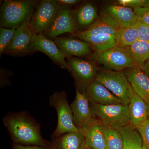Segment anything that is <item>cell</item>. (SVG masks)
Segmentation results:
<instances>
[{
    "mask_svg": "<svg viewBox=\"0 0 149 149\" xmlns=\"http://www.w3.org/2000/svg\"><path fill=\"white\" fill-rule=\"evenodd\" d=\"M76 37L80 40L89 43L95 50L103 52L116 47V35H115L98 34Z\"/></svg>",
    "mask_w": 149,
    "mask_h": 149,
    "instance_id": "obj_21",
    "label": "cell"
},
{
    "mask_svg": "<svg viewBox=\"0 0 149 149\" xmlns=\"http://www.w3.org/2000/svg\"><path fill=\"white\" fill-rule=\"evenodd\" d=\"M16 29L0 27V56L4 53L6 48L14 36Z\"/></svg>",
    "mask_w": 149,
    "mask_h": 149,
    "instance_id": "obj_27",
    "label": "cell"
},
{
    "mask_svg": "<svg viewBox=\"0 0 149 149\" xmlns=\"http://www.w3.org/2000/svg\"><path fill=\"white\" fill-rule=\"evenodd\" d=\"M91 111L104 125L115 129L130 124L128 105H103L91 103Z\"/></svg>",
    "mask_w": 149,
    "mask_h": 149,
    "instance_id": "obj_4",
    "label": "cell"
},
{
    "mask_svg": "<svg viewBox=\"0 0 149 149\" xmlns=\"http://www.w3.org/2000/svg\"><path fill=\"white\" fill-rule=\"evenodd\" d=\"M136 129L142 138L144 146L147 149H149V117Z\"/></svg>",
    "mask_w": 149,
    "mask_h": 149,
    "instance_id": "obj_28",
    "label": "cell"
},
{
    "mask_svg": "<svg viewBox=\"0 0 149 149\" xmlns=\"http://www.w3.org/2000/svg\"><path fill=\"white\" fill-rule=\"evenodd\" d=\"M141 68L142 71L149 77V59L145 62Z\"/></svg>",
    "mask_w": 149,
    "mask_h": 149,
    "instance_id": "obj_34",
    "label": "cell"
},
{
    "mask_svg": "<svg viewBox=\"0 0 149 149\" xmlns=\"http://www.w3.org/2000/svg\"><path fill=\"white\" fill-rule=\"evenodd\" d=\"M107 149H121L124 148V141L121 133L115 128L102 123Z\"/></svg>",
    "mask_w": 149,
    "mask_h": 149,
    "instance_id": "obj_26",
    "label": "cell"
},
{
    "mask_svg": "<svg viewBox=\"0 0 149 149\" xmlns=\"http://www.w3.org/2000/svg\"><path fill=\"white\" fill-rule=\"evenodd\" d=\"M120 131L124 141L125 149H148L144 146L138 130L130 124L117 129Z\"/></svg>",
    "mask_w": 149,
    "mask_h": 149,
    "instance_id": "obj_24",
    "label": "cell"
},
{
    "mask_svg": "<svg viewBox=\"0 0 149 149\" xmlns=\"http://www.w3.org/2000/svg\"><path fill=\"white\" fill-rule=\"evenodd\" d=\"M128 107L130 124L137 128L148 119L149 116L146 103L136 94L131 86Z\"/></svg>",
    "mask_w": 149,
    "mask_h": 149,
    "instance_id": "obj_16",
    "label": "cell"
},
{
    "mask_svg": "<svg viewBox=\"0 0 149 149\" xmlns=\"http://www.w3.org/2000/svg\"><path fill=\"white\" fill-rule=\"evenodd\" d=\"M137 66L141 68L149 59V42L138 40L130 45L124 47Z\"/></svg>",
    "mask_w": 149,
    "mask_h": 149,
    "instance_id": "obj_23",
    "label": "cell"
},
{
    "mask_svg": "<svg viewBox=\"0 0 149 149\" xmlns=\"http://www.w3.org/2000/svg\"><path fill=\"white\" fill-rule=\"evenodd\" d=\"M137 17V22L149 25V7L136 8L133 9Z\"/></svg>",
    "mask_w": 149,
    "mask_h": 149,
    "instance_id": "obj_30",
    "label": "cell"
},
{
    "mask_svg": "<svg viewBox=\"0 0 149 149\" xmlns=\"http://www.w3.org/2000/svg\"><path fill=\"white\" fill-rule=\"evenodd\" d=\"M50 149H54V147L53 146H52V145H51V147Z\"/></svg>",
    "mask_w": 149,
    "mask_h": 149,
    "instance_id": "obj_37",
    "label": "cell"
},
{
    "mask_svg": "<svg viewBox=\"0 0 149 149\" xmlns=\"http://www.w3.org/2000/svg\"><path fill=\"white\" fill-rule=\"evenodd\" d=\"M118 3L120 5L130 8L149 7V0H119Z\"/></svg>",
    "mask_w": 149,
    "mask_h": 149,
    "instance_id": "obj_29",
    "label": "cell"
},
{
    "mask_svg": "<svg viewBox=\"0 0 149 149\" xmlns=\"http://www.w3.org/2000/svg\"><path fill=\"white\" fill-rule=\"evenodd\" d=\"M121 149H124V148H123Z\"/></svg>",
    "mask_w": 149,
    "mask_h": 149,
    "instance_id": "obj_38",
    "label": "cell"
},
{
    "mask_svg": "<svg viewBox=\"0 0 149 149\" xmlns=\"http://www.w3.org/2000/svg\"><path fill=\"white\" fill-rule=\"evenodd\" d=\"M124 73L133 91L146 102L149 101V77L139 66L128 68Z\"/></svg>",
    "mask_w": 149,
    "mask_h": 149,
    "instance_id": "obj_15",
    "label": "cell"
},
{
    "mask_svg": "<svg viewBox=\"0 0 149 149\" xmlns=\"http://www.w3.org/2000/svg\"><path fill=\"white\" fill-rule=\"evenodd\" d=\"M105 13L109 15L119 24L121 27L133 26L137 22V17L133 10L121 5L108 6Z\"/></svg>",
    "mask_w": 149,
    "mask_h": 149,
    "instance_id": "obj_20",
    "label": "cell"
},
{
    "mask_svg": "<svg viewBox=\"0 0 149 149\" xmlns=\"http://www.w3.org/2000/svg\"><path fill=\"white\" fill-rule=\"evenodd\" d=\"M139 31L136 23L131 27H121L116 35V46L124 47L130 45L139 40Z\"/></svg>",
    "mask_w": 149,
    "mask_h": 149,
    "instance_id": "obj_25",
    "label": "cell"
},
{
    "mask_svg": "<svg viewBox=\"0 0 149 149\" xmlns=\"http://www.w3.org/2000/svg\"><path fill=\"white\" fill-rule=\"evenodd\" d=\"M136 25L139 31V40L149 42V25L137 22Z\"/></svg>",
    "mask_w": 149,
    "mask_h": 149,
    "instance_id": "obj_31",
    "label": "cell"
},
{
    "mask_svg": "<svg viewBox=\"0 0 149 149\" xmlns=\"http://www.w3.org/2000/svg\"><path fill=\"white\" fill-rule=\"evenodd\" d=\"M12 149H48L42 147L34 146H23L19 144H13Z\"/></svg>",
    "mask_w": 149,
    "mask_h": 149,
    "instance_id": "obj_33",
    "label": "cell"
},
{
    "mask_svg": "<svg viewBox=\"0 0 149 149\" xmlns=\"http://www.w3.org/2000/svg\"><path fill=\"white\" fill-rule=\"evenodd\" d=\"M88 58L115 71H122L125 69L137 66L124 48L116 46L103 52L94 50Z\"/></svg>",
    "mask_w": 149,
    "mask_h": 149,
    "instance_id": "obj_5",
    "label": "cell"
},
{
    "mask_svg": "<svg viewBox=\"0 0 149 149\" xmlns=\"http://www.w3.org/2000/svg\"><path fill=\"white\" fill-rule=\"evenodd\" d=\"M80 149H89V148L85 145L84 140V141H83V143L82 144V146H81Z\"/></svg>",
    "mask_w": 149,
    "mask_h": 149,
    "instance_id": "obj_35",
    "label": "cell"
},
{
    "mask_svg": "<svg viewBox=\"0 0 149 149\" xmlns=\"http://www.w3.org/2000/svg\"><path fill=\"white\" fill-rule=\"evenodd\" d=\"M89 149H91L89 148Z\"/></svg>",
    "mask_w": 149,
    "mask_h": 149,
    "instance_id": "obj_39",
    "label": "cell"
},
{
    "mask_svg": "<svg viewBox=\"0 0 149 149\" xmlns=\"http://www.w3.org/2000/svg\"><path fill=\"white\" fill-rule=\"evenodd\" d=\"M61 8L57 0L40 1L30 22L34 34L44 33L49 29Z\"/></svg>",
    "mask_w": 149,
    "mask_h": 149,
    "instance_id": "obj_8",
    "label": "cell"
},
{
    "mask_svg": "<svg viewBox=\"0 0 149 149\" xmlns=\"http://www.w3.org/2000/svg\"><path fill=\"white\" fill-rule=\"evenodd\" d=\"M54 42L66 58H88L94 51L89 43L72 37H57Z\"/></svg>",
    "mask_w": 149,
    "mask_h": 149,
    "instance_id": "obj_11",
    "label": "cell"
},
{
    "mask_svg": "<svg viewBox=\"0 0 149 149\" xmlns=\"http://www.w3.org/2000/svg\"><path fill=\"white\" fill-rule=\"evenodd\" d=\"M77 31V26L72 10L68 8L61 6L53 24L43 34L52 40L63 33H69L74 35Z\"/></svg>",
    "mask_w": 149,
    "mask_h": 149,
    "instance_id": "obj_12",
    "label": "cell"
},
{
    "mask_svg": "<svg viewBox=\"0 0 149 149\" xmlns=\"http://www.w3.org/2000/svg\"><path fill=\"white\" fill-rule=\"evenodd\" d=\"M3 123L14 144L50 149L51 143L41 135L40 124L27 112L10 113L4 118Z\"/></svg>",
    "mask_w": 149,
    "mask_h": 149,
    "instance_id": "obj_1",
    "label": "cell"
},
{
    "mask_svg": "<svg viewBox=\"0 0 149 149\" xmlns=\"http://www.w3.org/2000/svg\"><path fill=\"white\" fill-rule=\"evenodd\" d=\"M30 21L24 22L16 29L14 36L4 54L8 55H22L31 52L30 45L34 35Z\"/></svg>",
    "mask_w": 149,
    "mask_h": 149,
    "instance_id": "obj_10",
    "label": "cell"
},
{
    "mask_svg": "<svg viewBox=\"0 0 149 149\" xmlns=\"http://www.w3.org/2000/svg\"><path fill=\"white\" fill-rule=\"evenodd\" d=\"M40 1L6 0L1 6V27L17 29L31 21Z\"/></svg>",
    "mask_w": 149,
    "mask_h": 149,
    "instance_id": "obj_2",
    "label": "cell"
},
{
    "mask_svg": "<svg viewBox=\"0 0 149 149\" xmlns=\"http://www.w3.org/2000/svg\"><path fill=\"white\" fill-rule=\"evenodd\" d=\"M49 100L50 104L55 109L58 116L57 125L52 138L55 139L67 133L80 131L73 121V113L65 91L55 92L50 96Z\"/></svg>",
    "mask_w": 149,
    "mask_h": 149,
    "instance_id": "obj_3",
    "label": "cell"
},
{
    "mask_svg": "<svg viewBox=\"0 0 149 149\" xmlns=\"http://www.w3.org/2000/svg\"><path fill=\"white\" fill-rule=\"evenodd\" d=\"M68 70L71 72L80 93L86 92L89 85L96 79L98 72L95 62L90 59L72 57L66 58Z\"/></svg>",
    "mask_w": 149,
    "mask_h": 149,
    "instance_id": "obj_6",
    "label": "cell"
},
{
    "mask_svg": "<svg viewBox=\"0 0 149 149\" xmlns=\"http://www.w3.org/2000/svg\"><path fill=\"white\" fill-rule=\"evenodd\" d=\"M72 15L77 26L83 31L88 29L99 18L95 7L91 3H86L77 9L72 10Z\"/></svg>",
    "mask_w": 149,
    "mask_h": 149,
    "instance_id": "obj_19",
    "label": "cell"
},
{
    "mask_svg": "<svg viewBox=\"0 0 149 149\" xmlns=\"http://www.w3.org/2000/svg\"><path fill=\"white\" fill-rule=\"evenodd\" d=\"M120 25L111 17L104 13L88 29L78 32L74 36H88L98 34H108L116 35Z\"/></svg>",
    "mask_w": 149,
    "mask_h": 149,
    "instance_id": "obj_18",
    "label": "cell"
},
{
    "mask_svg": "<svg viewBox=\"0 0 149 149\" xmlns=\"http://www.w3.org/2000/svg\"><path fill=\"white\" fill-rule=\"evenodd\" d=\"M81 131L67 133L54 139L51 143L54 149H80L84 141Z\"/></svg>",
    "mask_w": 149,
    "mask_h": 149,
    "instance_id": "obj_22",
    "label": "cell"
},
{
    "mask_svg": "<svg viewBox=\"0 0 149 149\" xmlns=\"http://www.w3.org/2000/svg\"><path fill=\"white\" fill-rule=\"evenodd\" d=\"M70 106L73 113V121L79 130L95 120L85 93H80L76 89L75 99Z\"/></svg>",
    "mask_w": 149,
    "mask_h": 149,
    "instance_id": "obj_13",
    "label": "cell"
},
{
    "mask_svg": "<svg viewBox=\"0 0 149 149\" xmlns=\"http://www.w3.org/2000/svg\"><path fill=\"white\" fill-rule=\"evenodd\" d=\"M57 1L61 6L68 8L70 6H74L80 1L78 0H57Z\"/></svg>",
    "mask_w": 149,
    "mask_h": 149,
    "instance_id": "obj_32",
    "label": "cell"
},
{
    "mask_svg": "<svg viewBox=\"0 0 149 149\" xmlns=\"http://www.w3.org/2000/svg\"><path fill=\"white\" fill-rule=\"evenodd\" d=\"M30 49L31 52H42L62 68L68 70L66 58L54 41L46 37L43 33L34 34L30 43Z\"/></svg>",
    "mask_w": 149,
    "mask_h": 149,
    "instance_id": "obj_9",
    "label": "cell"
},
{
    "mask_svg": "<svg viewBox=\"0 0 149 149\" xmlns=\"http://www.w3.org/2000/svg\"><path fill=\"white\" fill-rule=\"evenodd\" d=\"M147 108H148V114L149 116V101L146 103Z\"/></svg>",
    "mask_w": 149,
    "mask_h": 149,
    "instance_id": "obj_36",
    "label": "cell"
},
{
    "mask_svg": "<svg viewBox=\"0 0 149 149\" xmlns=\"http://www.w3.org/2000/svg\"><path fill=\"white\" fill-rule=\"evenodd\" d=\"M102 125L101 122L95 119L80 130L84 136L85 145L89 148L107 149Z\"/></svg>",
    "mask_w": 149,
    "mask_h": 149,
    "instance_id": "obj_17",
    "label": "cell"
},
{
    "mask_svg": "<svg viewBox=\"0 0 149 149\" xmlns=\"http://www.w3.org/2000/svg\"><path fill=\"white\" fill-rule=\"evenodd\" d=\"M85 93L91 103L103 105L124 104L120 99L95 80L89 85Z\"/></svg>",
    "mask_w": 149,
    "mask_h": 149,
    "instance_id": "obj_14",
    "label": "cell"
},
{
    "mask_svg": "<svg viewBox=\"0 0 149 149\" xmlns=\"http://www.w3.org/2000/svg\"><path fill=\"white\" fill-rule=\"evenodd\" d=\"M95 80L120 99L124 104H129L131 85L124 72L104 70L97 72Z\"/></svg>",
    "mask_w": 149,
    "mask_h": 149,
    "instance_id": "obj_7",
    "label": "cell"
}]
</instances>
